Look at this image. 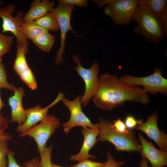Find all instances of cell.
<instances>
[{
  "label": "cell",
  "instance_id": "cell-1",
  "mask_svg": "<svg viewBox=\"0 0 167 167\" xmlns=\"http://www.w3.org/2000/svg\"><path fill=\"white\" fill-rule=\"evenodd\" d=\"M92 99L97 107L107 111L122 105L127 101L143 105L150 101L143 88L124 83L115 75L109 73L103 74L99 77L97 88Z\"/></svg>",
  "mask_w": 167,
  "mask_h": 167
},
{
  "label": "cell",
  "instance_id": "cell-12",
  "mask_svg": "<svg viewBox=\"0 0 167 167\" xmlns=\"http://www.w3.org/2000/svg\"><path fill=\"white\" fill-rule=\"evenodd\" d=\"M64 97V94L60 92L56 98L45 107L42 108L40 105H37L26 109L25 121L21 125L18 126L16 131L19 133H21L40 122L48 114L49 109L62 101Z\"/></svg>",
  "mask_w": 167,
  "mask_h": 167
},
{
  "label": "cell",
  "instance_id": "cell-26",
  "mask_svg": "<svg viewBox=\"0 0 167 167\" xmlns=\"http://www.w3.org/2000/svg\"><path fill=\"white\" fill-rule=\"evenodd\" d=\"M7 78L6 71L3 64L1 62L0 63V89L5 88L14 92L16 87L8 83Z\"/></svg>",
  "mask_w": 167,
  "mask_h": 167
},
{
  "label": "cell",
  "instance_id": "cell-14",
  "mask_svg": "<svg viewBox=\"0 0 167 167\" xmlns=\"http://www.w3.org/2000/svg\"><path fill=\"white\" fill-rule=\"evenodd\" d=\"M81 132L84 136V140L81 149L76 155H72L69 157L72 161H80L90 158L95 159V157L89 154L91 149L95 145L99 135V131L98 127L95 128L83 127Z\"/></svg>",
  "mask_w": 167,
  "mask_h": 167
},
{
  "label": "cell",
  "instance_id": "cell-24",
  "mask_svg": "<svg viewBox=\"0 0 167 167\" xmlns=\"http://www.w3.org/2000/svg\"><path fill=\"white\" fill-rule=\"evenodd\" d=\"M52 148V145L46 146L42 152L39 154L41 167H53L51 161Z\"/></svg>",
  "mask_w": 167,
  "mask_h": 167
},
{
  "label": "cell",
  "instance_id": "cell-4",
  "mask_svg": "<svg viewBox=\"0 0 167 167\" xmlns=\"http://www.w3.org/2000/svg\"><path fill=\"white\" fill-rule=\"evenodd\" d=\"M99 7L107 5L104 11L117 25H129L138 5L136 0H94Z\"/></svg>",
  "mask_w": 167,
  "mask_h": 167
},
{
  "label": "cell",
  "instance_id": "cell-38",
  "mask_svg": "<svg viewBox=\"0 0 167 167\" xmlns=\"http://www.w3.org/2000/svg\"><path fill=\"white\" fill-rule=\"evenodd\" d=\"M2 58H0V63L2 62Z\"/></svg>",
  "mask_w": 167,
  "mask_h": 167
},
{
  "label": "cell",
  "instance_id": "cell-39",
  "mask_svg": "<svg viewBox=\"0 0 167 167\" xmlns=\"http://www.w3.org/2000/svg\"><path fill=\"white\" fill-rule=\"evenodd\" d=\"M3 3V2L2 1H0V4H1Z\"/></svg>",
  "mask_w": 167,
  "mask_h": 167
},
{
  "label": "cell",
  "instance_id": "cell-33",
  "mask_svg": "<svg viewBox=\"0 0 167 167\" xmlns=\"http://www.w3.org/2000/svg\"><path fill=\"white\" fill-rule=\"evenodd\" d=\"M9 122L8 119L2 115L0 113V130L5 131L8 126Z\"/></svg>",
  "mask_w": 167,
  "mask_h": 167
},
{
  "label": "cell",
  "instance_id": "cell-37",
  "mask_svg": "<svg viewBox=\"0 0 167 167\" xmlns=\"http://www.w3.org/2000/svg\"><path fill=\"white\" fill-rule=\"evenodd\" d=\"M53 167H63L59 165L53 163Z\"/></svg>",
  "mask_w": 167,
  "mask_h": 167
},
{
  "label": "cell",
  "instance_id": "cell-16",
  "mask_svg": "<svg viewBox=\"0 0 167 167\" xmlns=\"http://www.w3.org/2000/svg\"><path fill=\"white\" fill-rule=\"evenodd\" d=\"M54 1L49 0H35L31 4L30 8L22 19V22L28 23L42 17L51 11L54 5Z\"/></svg>",
  "mask_w": 167,
  "mask_h": 167
},
{
  "label": "cell",
  "instance_id": "cell-32",
  "mask_svg": "<svg viewBox=\"0 0 167 167\" xmlns=\"http://www.w3.org/2000/svg\"><path fill=\"white\" fill-rule=\"evenodd\" d=\"M58 2L59 4L86 7L88 5V1L87 0H58Z\"/></svg>",
  "mask_w": 167,
  "mask_h": 167
},
{
  "label": "cell",
  "instance_id": "cell-20",
  "mask_svg": "<svg viewBox=\"0 0 167 167\" xmlns=\"http://www.w3.org/2000/svg\"><path fill=\"white\" fill-rule=\"evenodd\" d=\"M34 21L36 24L49 31L55 32L59 29L57 20L51 11Z\"/></svg>",
  "mask_w": 167,
  "mask_h": 167
},
{
  "label": "cell",
  "instance_id": "cell-11",
  "mask_svg": "<svg viewBox=\"0 0 167 167\" xmlns=\"http://www.w3.org/2000/svg\"><path fill=\"white\" fill-rule=\"evenodd\" d=\"M158 116L156 111L149 116L147 120L135 128L136 130L144 133L157 145L160 149L167 152V135L165 132L159 130L157 125Z\"/></svg>",
  "mask_w": 167,
  "mask_h": 167
},
{
  "label": "cell",
  "instance_id": "cell-31",
  "mask_svg": "<svg viewBox=\"0 0 167 167\" xmlns=\"http://www.w3.org/2000/svg\"><path fill=\"white\" fill-rule=\"evenodd\" d=\"M112 124L116 131L122 134L128 133L131 131L127 129L124 122L120 118L114 121Z\"/></svg>",
  "mask_w": 167,
  "mask_h": 167
},
{
  "label": "cell",
  "instance_id": "cell-35",
  "mask_svg": "<svg viewBox=\"0 0 167 167\" xmlns=\"http://www.w3.org/2000/svg\"><path fill=\"white\" fill-rule=\"evenodd\" d=\"M139 167H150L148 164L147 160L142 159L139 163Z\"/></svg>",
  "mask_w": 167,
  "mask_h": 167
},
{
  "label": "cell",
  "instance_id": "cell-3",
  "mask_svg": "<svg viewBox=\"0 0 167 167\" xmlns=\"http://www.w3.org/2000/svg\"><path fill=\"white\" fill-rule=\"evenodd\" d=\"M98 124L99 134L97 141L109 142L118 151L140 152L141 145L133 131L127 134L119 133L113 126L112 122L102 117L100 118Z\"/></svg>",
  "mask_w": 167,
  "mask_h": 167
},
{
  "label": "cell",
  "instance_id": "cell-15",
  "mask_svg": "<svg viewBox=\"0 0 167 167\" xmlns=\"http://www.w3.org/2000/svg\"><path fill=\"white\" fill-rule=\"evenodd\" d=\"M14 94L8 98V104L11 110V121L16 122L18 125L22 124L26 119V109L23 107L22 98L24 94L23 88H15Z\"/></svg>",
  "mask_w": 167,
  "mask_h": 167
},
{
  "label": "cell",
  "instance_id": "cell-34",
  "mask_svg": "<svg viewBox=\"0 0 167 167\" xmlns=\"http://www.w3.org/2000/svg\"><path fill=\"white\" fill-rule=\"evenodd\" d=\"M11 139V135L4 131L0 130V139L9 141Z\"/></svg>",
  "mask_w": 167,
  "mask_h": 167
},
{
  "label": "cell",
  "instance_id": "cell-25",
  "mask_svg": "<svg viewBox=\"0 0 167 167\" xmlns=\"http://www.w3.org/2000/svg\"><path fill=\"white\" fill-rule=\"evenodd\" d=\"M13 39V36L3 35L0 32V58L10 50Z\"/></svg>",
  "mask_w": 167,
  "mask_h": 167
},
{
  "label": "cell",
  "instance_id": "cell-5",
  "mask_svg": "<svg viewBox=\"0 0 167 167\" xmlns=\"http://www.w3.org/2000/svg\"><path fill=\"white\" fill-rule=\"evenodd\" d=\"M61 124L60 120L54 116L48 114L40 122L19 134L21 137L29 136L36 143L39 154L46 147L47 142Z\"/></svg>",
  "mask_w": 167,
  "mask_h": 167
},
{
  "label": "cell",
  "instance_id": "cell-6",
  "mask_svg": "<svg viewBox=\"0 0 167 167\" xmlns=\"http://www.w3.org/2000/svg\"><path fill=\"white\" fill-rule=\"evenodd\" d=\"M15 9V6L13 4L0 7V17L2 20V33L10 32L13 33L17 40L16 47H22L27 53L29 43L20 28L24 16L23 13L22 11L19 12L13 17L12 14Z\"/></svg>",
  "mask_w": 167,
  "mask_h": 167
},
{
  "label": "cell",
  "instance_id": "cell-21",
  "mask_svg": "<svg viewBox=\"0 0 167 167\" xmlns=\"http://www.w3.org/2000/svg\"><path fill=\"white\" fill-rule=\"evenodd\" d=\"M15 59L13 65L14 70L18 75L29 66L26 59L27 53L21 47H17Z\"/></svg>",
  "mask_w": 167,
  "mask_h": 167
},
{
  "label": "cell",
  "instance_id": "cell-22",
  "mask_svg": "<svg viewBox=\"0 0 167 167\" xmlns=\"http://www.w3.org/2000/svg\"><path fill=\"white\" fill-rule=\"evenodd\" d=\"M15 153L9 150L7 155L8 164L7 167H21L17 162L14 157ZM25 167H41L40 159L37 156L25 163Z\"/></svg>",
  "mask_w": 167,
  "mask_h": 167
},
{
  "label": "cell",
  "instance_id": "cell-19",
  "mask_svg": "<svg viewBox=\"0 0 167 167\" xmlns=\"http://www.w3.org/2000/svg\"><path fill=\"white\" fill-rule=\"evenodd\" d=\"M56 37L49 32L44 33L32 40L33 43L43 51L49 52L52 49Z\"/></svg>",
  "mask_w": 167,
  "mask_h": 167
},
{
  "label": "cell",
  "instance_id": "cell-2",
  "mask_svg": "<svg viewBox=\"0 0 167 167\" xmlns=\"http://www.w3.org/2000/svg\"><path fill=\"white\" fill-rule=\"evenodd\" d=\"M132 20L137 24L133 28L135 33L151 42L159 44L167 36V32L161 20L143 6L138 5Z\"/></svg>",
  "mask_w": 167,
  "mask_h": 167
},
{
  "label": "cell",
  "instance_id": "cell-9",
  "mask_svg": "<svg viewBox=\"0 0 167 167\" xmlns=\"http://www.w3.org/2000/svg\"><path fill=\"white\" fill-rule=\"evenodd\" d=\"M75 7L74 6L59 4L51 11L57 20L61 32L60 46L57 51L55 60V63L56 65L64 62L62 55L65 51L66 36L67 32L71 31L75 36H78L74 31L71 24V13Z\"/></svg>",
  "mask_w": 167,
  "mask_h": 167
},
{
  "label": "cell",
  "instance_id": "cell-18",
  "mask_svg": "<svg viewBox=\"0 0 167 167\" xmlns=\"http://www.w3.org/2000/svg\"><path fill=\"white\" fill-rule=\"evenodd\" d=\"M20 30L25 38L32 41L49 30L36 24L34 21L24 23L20 26Z\"/></svg>",
  "mask_w": 167,
  "mask_h": 167
},
{
  "label": "cell",
  "instance_id": "cell-36",
  "mask_svg": "<svg viewBox=\"0 0 167 167\" xmlns=\"http://www.w3.org/2000/svg\"><path fill=\"white\" fill-rule=\"evenodd\" d=\"M5 104L4 102L2 101L0 95V112L4 106Z\"/></svg>",
  "mask_w": 167,
  "mask_h": 167
},
{
  "label": "cell",
  "instance_id": "cell-10",
  "mask_svg": "<svg viewBox=\"0 0 167 167\" xmlns=\"http://www.w3.org/2000/svg\"><path fill=\"white\" fill-rule=\"evenodd\" d=\"M82 97V96L79 95L74 100L70 101L64 97L62 100L70 113L68 121L62 124L63 131L66 134H68L72 129L76 126L91 128L98 127V123L93 124L83 111L81 102Z\"/></svg>",
  "mask_w": 167,
  "mask_h": 167
},
{
  "label": "cell",
  "instance_id": "cell-8",
  "mask_svg": "<svg viewBox=\"0 0 167 167\" xmlns=\"http://www.w3.org/2000/svg\"><path fill=\"white\" fill-rule=\"evenodd\" d=\"M72 59L77 64L74 70L77 72L85 84V91L81 102L84 106H86L92 98L97 88L99 65L97 62H95L90 68H86L82 66L78 55L74 54Z\"/></svg>",
  "mask_w": 167,
  "mask_h": 167
},
{
  "label": "cell",
  "instance_id": "cell-17",
  "mask_svg": "<svg viewBox=\"0 0 167 167\" xmlns=\"http://www.w3.org/2000/svg\"><path fill=\"white\" fill-rule=\"evenodd\" d=\"M136 0L138 5L145 6L160 19L167 32V0Z\"/></svg>",
  "mask_w": 167,
  "mask_h": 167
},
{
  "label": "cell",
  "instance_id": "cell-30",
  "mask_svg": "<svg viewBox=\"0 0 167 167\" xmlns=\"http://www.w3.org/2000/svg\"><path fill=\"white\" fill-rule=\"evenodd\" d=\"M105 163L95 162L86 159L70 167H103Z\"/></svg>",
  "mask_w": 167,
  "mask_h": 167
},
{
  "label": "cell",
  "instance_id": "cell-29",
  "mask_svg": "<svg viewBox=\"0 0 167 167\" xmlns=\"http://www.w3.org/2000/svg\"><path fill=\"white\" fill-rule=\"evenodd\" d=\"M107 160L103 167H121L125 162L124 161H118L115 160L109 151L107 153Z\"/></svg>",
  "mask_w": 167,
  "mask_h": 167
},
{
  "label": "cell",
  "instance_id": "cell-27",
  "mask_svg": "<svg viewBox=\"0 0 167 167\" xmlns=\"http://www.w3.org/2000/svg\"><path fill=\"white\" fill-rule=\"evenodd\" d=\"M8 141L0 139V167H7V165L6 157L10 150L8 148Z\"/></svg>",
  "mask_w": 167,
  "mask_h": 167
},
{
  "label": "cell",
  "instance_id": "cell-23",
  "mask_svg": "<svg viewBox=\"0 0 167 167\" xmlns=\"http://www.w3.org/2000/svg\"><path fill=\"white\" fill-rule=\"evenodd\" d=\"M20 79L31 90H34L37 88V82L33 72L28 66L19 75Z\"/></svg>",
  "mask_w": 167,
  "mask_h": 167
},
{
  "label": "cell",
  "instance_id": "cell-28",
  "mask_svg": "<svg viewBox=\"0 0 167 167\" xmlns=\"http://www.w3.org/2000/svg\"><path fill=\"white\" fill-rule=\"evenodd\" d=\"M124 123L127 129L130 130L135 128L136 127L143 122V120L140 119L137 120L133 115L129 114L124 119Z\"/></svg>",
  "mask_w": 167,
  "mask_h": 167
},
{
  "label": "cell",
  "instance_id": "cell-13",
  "mask_svg": "<svg viewBox=\"0 0 167 167\" xmlns=\"http://www.w3.org/2000/svg\"><path fill=\"white\" fill-rule=\"evenodd\" d=\"M138 138L141 145L140 152L142 159L148 161L152 167L167 166V152L157 149L151 141H148L140 133L139 134Z\"/></svg>",
  "mask_w": 167,
  "mask_h": 167
},
{
  "label": "cell",
  "instance_id": "cell-7",
  "mask_svg": "<svg viewBox=\"0 0 167 167\" xmlns=\"http://www.w3.org/2000/svg\"><path fill=\"white\" fill-rule=\"evenodd\" d=\"M118 79L122 82L131 85L141 86L147 93L152 95L158 93L166 95L167 93V79L163 76L161 68H155L152 74L146 77L125 75Z\"/></svg>",
  "mask_w": 167,
  "mask_h": 167
}]
</instances>
